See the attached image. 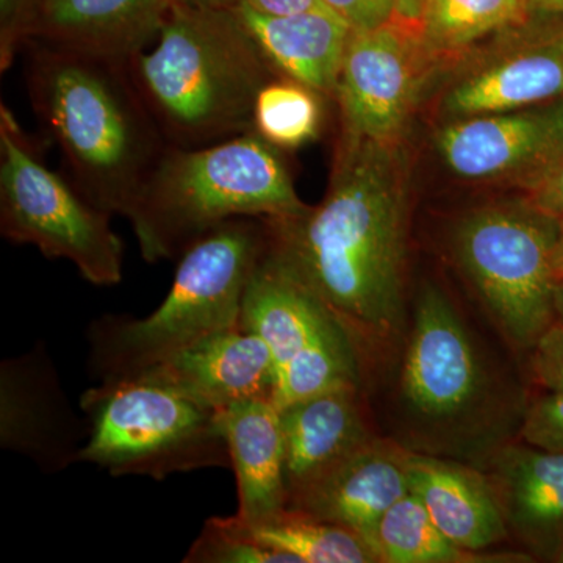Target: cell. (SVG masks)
Instances as JSON below:
<instances>
[{
    "label": "cell",
    "instance_id": "25",
    "mask_svg": "<svg viewBox=\"0 0 563 563\" xmlns=\"http://www.w3.org/2000/svg\"><path fill=\"white\" fill-rule=\"evenodd\" d=\"M384 563L484 562L487 555L463 550L433 523L431 515L412 493L393 504L380 520L374 543Z\"/></svg>",
    "mask_w": 563,
    "mask_h": 563
},
{
    "label": "cell",
    "instance_id": "23",
    "mask_svg": "<svg viewBox=\"0 0 563 563\" xmlns=\"http://www.w3.org/2000/svg\"><path fill=\"white\" fill-rule=\"evenodd\" d=\"M240 531L296 563H379L373 548L357 533L287 506L272 517L247 521L233 515Z\"/></svg>",
    "mask_w": 563,
    "mask_h": 563
},
{
    "label": "cell",
    "instance_id": "1",
    "mask_svg": "<svg viewBox=\"0 0 563 563\" xmlns=\"http://www.w3.org/2000/svg\"><path fill=\"white\" fill-rule=\"evenodd\" d=\"M262 220L269 254L329 310L357 352L401 332L407 188L396 146L344 135L320 206Z\"/></svg>",
    "mask_w": 563,
    "mask_h": 563
},
{
    "label": "cell",
    "instance_id": "4",
    "mask_svg": "<svg viewBox=\"0 0 563 563\" xmlns=\"http://www.w3.org/2000/svg\"><path fill=\"white\" fill-rule=\"evenodd\" d=\"M307 207L279 147L251 131L209 146H169L128 220L144 261L157 263L180 257L222 222L296 217Z\"/></svg>",
    "mask_w": 563,
    "mask_h": 563
},
{
    "label": "cell",
    "instance_id": "17",
    "mask_svg": "<svg viewBox=\"0 0 563 563\" xmlns=\"http://www.w3.org/2000/svg\"><path fill=\"white\" fill-rule=\"evenodd\" d=\"M218 421L235 473L243 520L272 517L288 506L280 410L273 399L255 398L218 410Z\"/></svg>",
    "mask_w": 563,
    "mask_h": 563
},
{
    "label": "cell",
    "instance_id": "29",
    "mask_svg": "<svg viewBox=\"0 0 563 563\" xmlns=\"http://www.w3.org/2000/svg\"><path fill=\"white\" fill-rule=\"evenodd\" d=\"M521 437L533 448L563 453V391L551 393L532 404Z\"/></svg>",
    "mask_w": 563,
    "mask_h": 563
},
{
    "label": "cell",
    "instance_id": "13",
    "mask_svg": "<svg viewBox=\"0 0 563 563\" xmlns=\"http://www.w3.org/2000/svg\"><path fill=\"white\" fill-rule=\"evenodd\" d=\"M132 377L166 385L218 412L246 399H273L276 368L265 342L240 324Z\"/></svg>",
    "mask_w": 563,
    "mask_h": 563
},
{
    "label": "cell",
    "instance_id": "37",
    "mask_svg": "<svg viewBox=\"0 0 563 563\" xmlns=\"http://www.w3.org/2000/svg\"><path fill=\"white\" fill-rule=\"evenodd\" d=\"M179 2L199 7V9H231L239 0H179Z\"/></svg>",
    "mask_w": 563,
    "mask_h": 563
},
{
    "label": "cell",
    "instance_id": "22",
    "mask_svg": "<svg viewBox=\"0 0 563 563\" xmlns=\"http://www.w3.org/2000/svg\"><path fill=\"white\" fill-rule=\"evenodd\" d=\"M563 95V41L510 55L473 74L448 95L459 117L506 113Z\"/></svg>",
    "mask_w": 563,
    "mask_h": 563
},
{
    "label": "cell",
    "instance_id": "6",
    "mask_svg": "<svg viewBox=\"0 0 563 563\" xmlns=\"http://www.w3.org/2000/svg\"><path fill=\"white\" fill-rule=\"evenodd\" d=\"M90 432L77 461L111 476H150L231 468L217 410L144 377L102 380L81 395Z\"/></svg>",
    "mask_w": 563,
    "mask_h": 563
},
{
    "label": "cell",
    "instance_id": "15",
    "mask_svg": "<svg viewBox=\"0 0 563 563\" xmlns=\"http://www.w3.org/2000/svg\"><path fill=\"white\" fill-rule=\"evenodd\" d=\"M2 444L46 468L77 461L80 446L70 410L44 357L25 355L2 365Z\"/></svg>",
    "mask_w": 563,
    "mask_h": 563
},
{
    "label": "cell",
    "instance_id": "20",
    "mask_svg": "<svg viewBox=\"0 0 563 563\" xmlns=\"http://www.w3.org/2000/svg\"><path fill=\"white\" fill-rule=\"evenodd\" d=\"M492 481L507 528L537 554L551 559L563 544V453L504 448L492 462Z\"/></svg>",
    "mask_w": 563,
    "mask_h": 563
},
{
    "label": "cell",
    "instance_id": "21",
    "mask_svg": "<svg viewBox=\"0 0 563 563\" xmlns=\"http://www.w3.org/2000/svg\"><path fill=\"white\" fill-rule=\"evenodd\" d=\"M333 321L312 292L269 254L266 244L244 292L242 325L272 351L276 374Z\"/></svg>",
    "mask_w": 563,
    "mask_h": 563
},
{
    "label": "cell",
    "instance_id": "3",
    "mask_svg": "<svg viewBox=\"0 0 563 563\" xmlns=\"http://www.w3.org/2000/svg\"><path fill=\"white\" fill-rule=\"evenodd\" d=\"M144 106L168 146L201 147L254 131V107L273 68L235 5L177 2L157 44L128 60Z\"/></svg>",
    "mask_w": 563,
    "mask_h": 563
},
{
    "label": "cell",
    "instance_id": "40",
    "mask_svg": "<svg viewBox=\"0 0 563 563\" xmlns=\"http://www.w3.org/2000/svg\"><path fill=\"white\" fill-rule=\"evenodd\" d=\"M550 561L563 563V544L561 548H558V550L554 551V554L551 555Z\"/></svg>",
    "mask_w": 563,
    "mask_h": 563
},
{
    "label": "cell",
    "instance_id": "39",
    "mask_svg": "<svg viewBox=\"0 0 563 563\" xmlns=\"http://www.w3.org/2000/svg\"><path fill=\"white\" fill-rule=\"evenodd\" d=\"M526 5L543 7V9L563 11V0H525Z\"/></svg>",
    "mask_w": 563,
    "mask_h": 563
},
{
    "label": "cell",
    "instance_id": "26",
    "mask_svg": "<svg viewBox=\"0 0 563 563\" xmlns=\"http://www.w3.org/2000/svg\"><path fill=\"white\" fill-rule=\"evenodd\" d=\"M525 10V0H429L420 46L431 54L465 49L488 33L520 21Z\"/></svg>",
    "mask_w": 563,
    "mask_h": 563
},
{
    "label": "cell",
    "instance_id": "9",
    "mask_svg": "<svg viewBox=\"0 0 563 563\" xmlns=\"http://www.w3.org/2000/svg\"><path fill=\"white\" fill-rule=\"evenodd\" d=\"M417 44L393 22L351 32L335 87L344 135L396 146L417 96Z\"/></svg>",
    "mask_w": 563,
    "mask_h": 563
},
{
    "label": "cell",
    "instance_id": "14",
    "mask_svg": "<svg viewBox=\"0 0 563 563\" xmlns=\"http://www.w3.org/2000/svg\"><path fill=\"white\" fill-rule=\"evenodd\" d=\"M179 0H43L27 36L128 62L157 38Z\"/></svg>",
    "mask_w": 563,
    "mask_h": 563
},
{
    "label": "cell",
    "instance_id": "10",
    "mask_svg": "<svg viewBox=\"0 0 563 563\" xmlns=\"http://www.w3.org/2000/svg\"><path fill=\"white\" fill-rule=\"evenodd\" d=\"M401 388L413 413L437 422L455 420L479 398L483 372L472 340L437 285L418 292Z\"/></svg>",
    "mask_w": 563,
    "mask_h": 563
},
{
    "label": "cell",
    "instance_id": "32",
    "mask_svg": "<svg viewBox=\"0 0 563 563\" xmlns=\"http://www.w3.org/2000/svg\"><path fill=\"white\" fill-rule=\"evenodd\" d=\"M350 24L352 32L374 31L390 24L395 16L393 0H322Z\"/></svg>",
    "mask_w": 563,
    "mask_h": 563
},
{
    "label": "cell",
    "instance_id": "35",
    "mask_svg": "<svg viewBox=\"0 0 563 563\" xmlns=\"http://www.w3.org/2000/svg\"><path fill=\"white\" fill-rule=\"evenodd\" d=\"M429 0H393V5H395L393 24L420 41L421 24Z\"/></svg>",
    "mask_w": 563,
    "mask_h": 563
},
{
    "label": "cell",
    "instance_id": "34",
    "mask_svg": "<svg viewBox=\"0 0 563 563\" xmlns=\"http://www.w3.org/2000/svg\"><path fill=\"white\" fill-rule=\"evenodd\" d=\"M239 2L268 16H287V14L328 7L322 0H239Z\"/></svg>",
    "mask_w": 563,
    "mask_h": 563
},
{
    "label": "cell",
    "instance_id": "11",
    "mask_svg": "<svg viewBox=\"0 0 563 563\" xmlns=\"http://www.w3.org/2000/svg\"><path fill=\"white\" fill-rule=\"evenodd\" d=\"M437 150L462 179L526 177L563 152V103L462 118L440 131Z\"/></svg>",
    "mask_w": 563,
    "mask_h": 563
},
{
    "label": "cell",
    "instance_id": "12",
    "mask_svg": "<svg viewBox=\"0 0 563 563\" xmlns=\"http://www.w3.org/2000/svg\"><path fill=\"white\" fill-rule=\"evenodd\" d=\"M406 455V450L373 437L291 495L288 506L350 529L374 551L384 515L410 492Z\"/></svg>",
    "mask_w": 563,
    "mask_h": 563
},
{
    "label": "cell",
    "instance_id": "28",
    "mask_svg": "<svg viewBox=\"0 0 563 563\" xmlns=\"http://www.w3.org/2000/svg\"><path fill=\"white\" fill-rule=\"evenodd\" d=\"M185 563H296L279 551L254 542L232 517H211L192 542Z\"/></svg>",
    "mask_w": 563,
    "mask_h": 563
},
{
    "label": "cell",
    "instance_id": "5",
    "mask_svg": "<svg viewBox=\"0 0 563 563\" xmlns=\"http://www.w3.org/2000/svg\"><path fill=\"white\" fill-rule=\"evenodd\" d=\"M262 218H235L203 233L179 257L165 301L144 318L103 317L90 329L91 368L125 379L207 336L242 324L244 292L266 251Z\"/></svg>",
    "mask_w": 563,
    "mask_h": 563
},
{
    "label": "cell",
    "instance_id": "19",
    "mask_svg": "<svg viewBox=\"0 0 563 563\" xmlns=\"http://www.w3.org/2000/svg\"><path fill=\"white\" fill-rule=\"evenodd\" d=\"M236 13L273 68L310 90L335 92L352 29L342 16L321 7L287 16H268L242 2Z\"/></svg>",
    "mask_w": 563,
    "mask_h": 563
},
{
    "label": "cell",
    "instance_id": "33",
    "mask_svg": "<svg viewBox=\"0 0 563 563\" xmlns=\"http://www.w3.org/2000/svg\"><path fill=\"white\" fill-rule=\"evenodd\" d=\"M25 0H0L2 14V36H0V66L5 70L16 55L20 41L25 38V24L22 21V9Z\"/></svg>",
    "mask_w": 563,
    "mask_h": 563
},
{
    "label": "cell",
    "instance_id": "27",
    "mask_svg": "<svg viewBox=\"0 0 563 563\" xmlns=\"http://www.w3.org/2000/svg\"><path fill=\"white\" fill-rule=\"evenodd\" d=\"M320 122L318 92L299 81L272 80L258 92L254 131L279 150H295L317 139Z\"/></svg>",
    "mask_w": 563,
    "mask_h": 563
},
{
    "label": "cell",
    "instance_id": "30",
    "mask_svg": "<svg viewBox=\"0 0 563 563\" xmlns=\"http://www.w3.org/2000/svg\"><path fill=\"white\" fill-rule=\"evenodd\" d=\"M528 202L547 217L563 218V152L523 177Z\"/></svg>",
    "mask_w": 563,
    "mask_h": 563
},
{
    "label": "cell",
    "instance_id": "31",
    "mask_svg": "<svg viewBox=\"0 0 563 563\" xmlns=\"http://www.w3.org/2000/svg\"><path fill=\"white\" fill-rule=\"evenodd\" d=\"M532 372L548 391H563V325L559 322H553L533 344Z\"/></svg>",
    "mask_w": 563,
    "mask_h": 563
},
{
    "label": "cell",
    "instance_id": "7",
    "mask_svg": "<svg viewBox=\"0 0 563 563\" xmlns=\"http://www.w3.org/2000/svg\"><path fill=\"white\" fill-rule=\"evenodd\" d=\"M109 211L88 201L73 181L40 161L5 103L0 107V232L63 258L85 280L111 287L122 280L124 244Z\"/></svg>",
    "mask_w": 563,
    "mask_h": 563
},
{
    "label": "cell",
    "instance_id": "8",
    "mask_svg": "<svg viewBox=\"0 0 563 563\" xmlns=\"http://www.w3.org/2000/svg\"><path fill=\"white\" fill-rule=\"evenodd\" d=\"M558 220L531 206L474 210L455 229V257L510 342L533 347L555 321Z\"/></svg>",
    "mask_w": 563,
    "mask_h": 563
},
{
    "label": "cell",
    "instance_id": "2",
    "mask_svg": "<svg viewBox=\"0 0 563 563\" xmlns=\"http://www.w3.org/2000/svg\"><path fill=\"white\" fill-rule=\"evenodd\" d=\"M27 84L36 118L62 151L74 187L99 209L129 218L169 146L128 62L43 43L32 51Z\"/></svg>",
    "mask_w": 563,
    "mask_h": 563
},
{
    "label": "cell",
    "instance_id": "24",
    "mask_svg": "<svg viewBox=\"0 0 563 563\" xmlns=\"http://www.w3.org/2000/svg\"><path fill=\"white\" fill-rule=\"evenodd\" d=\"M358 352L346 331L333 321L282 366L273 402L279 409L321 393L361 383Z\"/></svg>",
    "mask_w": 563,
    "mask_h": 563
},
{
    "label": "cell",
    "instance_id": "18",
    "mask_svg": "<svg viewBox=\"0 0 563 563\" xmlns=\"http://www.w3.org/2000/svg\"><path fill=\"white\" fill-rule=\"evenodd\" d=\"M280 410L288 499L373 439L358 385L335 388Z\"/></svg>",
    "mask_w": 563,
    "mask_h": 563
},
{
    "label": "cell",
    "instance_id": "36",
    "mask_svg": "<svg viewBox=\"0 0 563 563\" xmlns=\"http://www.w3.org/2000/svg\"><path fill=\"white\" fill-rule=\"evenodd\" d=\"M553 273L555 284L563 282V218L558 220V235H555L553 251Z\"/></svg>",
    "mask_w": 563,
    "mask_h": 563
},
{
    "label": "cell",
    "instance_id": "16",
    "mask_svg": "<svg viewBox=\"0 0 563 563\" xmlns=\"http://www.w3.org/2000/svg\"><path fill=\"white\" fill-rule=\"evenodd\" d=\"M407 476L433 523L473 553L506 539V517L492 481L461 463L407 451Z\"/></svg>",
    "mask_w": 563,
    "mask_h": 563
},
{
    "label": "cell",
    "instance_id": "38",
    "mask_svg": "<svg viewBox=\"0 0 563 563\" xmlns=\"http://www.w3.org/2000/svg\"><path fill=\"white\" fill-rule=\"evenodd\" d=\"M554 314L555 321L563 325V282L555 284L554 290Z\"/></svg>",
    "mask_w": 563,
    "mask_h": 563
}]
</instances>
